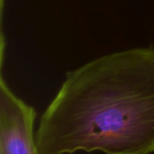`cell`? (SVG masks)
<instances>
[{
    "instance_id": "1",
    "label": "cell",
    "mask_w": 154,
    "mask_h": 154,
    "mask_svg": "<svg viewBox=\"0 0 154 154\" xmlns=\"http://www.w3.org/2000/svg\"><path fill=\"white\" fill-rule=\"evenodd\" d=\"M39 154L154 152V48L112 52L67 73L35 132Z\"/></svg>"
},
{
    "instance_id": "2",
    "label": "cell",
    "mask_w": 154,
    "mask_h": 154,
    "mask_svg": "<svg viewBox=\"0 0 154 154\" xmlns=\"http://www.w3.org/2000/svg\"><path fill=\"white\" fill-rule=\"evenodd\" d=\"M34 108L19 98L0 80V154H39Z\"/></svg>"
}]
</instances>
